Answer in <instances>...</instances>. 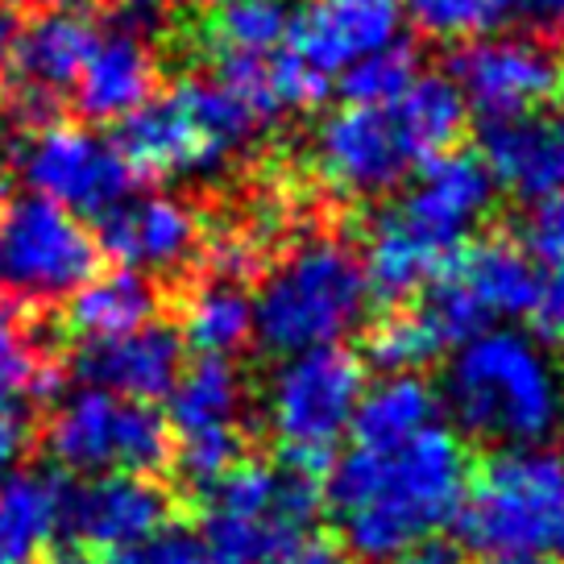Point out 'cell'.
Masks as SVG:
<instances>
[{"label": "cell", "mask_w": 564, "mask_h": 564, "mask_svg": "<svg viewBox=\"0 0 564 564\" xmlns=\"http://www.w3.org/2000/svg\"><path fill=\"white\" fill-rule=\"evenodd\" d=\"M469 453L441 420L399 444H352L328 474V507L361 564H390L460 514Z\"/></svg>", "instance_id": "1"}, {"label": "cell", "mask_w": 564, "mask_h": 564, "mask_svg": "<svg viewBox=\"0 0 564 564\" xmlns=\"http://www.w3.org/2000/svg\"><path fill=\"white\" fill-rule=\"evenodd\" d=\"M441 403L474 441L528 448L544 444L564 420V378L540 340L481 328L453 349Z\"/></svg>", "instance_id": "2"}, {"label": "cell", "mask_w": 564, "mask_h": 564, "mask_svg": "<svg viewBox=\"0 0 564 564\" xmlns=\"http://www.w3.org/2000/svg\"><path fill=\"white\" fill-rule=\"evenodd\" d=\"M258 124L262 121L212 75H183L171 91H154L145 105L112 121L108 141L138 183H154L220 171V162L246 150Z\"/></svg>", "instance_id": "3"}, {"label": "cell", "mask_w": 564, "mask_h": 564, "mask_svg": "<svg viewBox=\"0 0 564 564\" xmlns=\"http://www.w3.org/2000/svg\"><path fill=\"white\" fill-rule=\"evenodd\" d=\"M370 286L361 253L340 237H307L270 265L253 300V336L270 352L340 345L366 319Z\"/></svg>", "instance_id": "4"}, {"label": "cell", "mask_w": 564, "mask_h": 564, "mask_svg": "<svg viewBox=\"0 0 564 564\" xmlns=\"http://www.w3.org/2000/svg\"><path fill=\"white\" fill-rule=\"evenodd\" d=\"M460 531L486 561L564 564V453L498 448L460 502Z\"/></svg>", "instance_id": "5"}, {"label": "cell", "mask_w": 564, "mask_h": 564, "mask_svg": "<svg viewBox=\"0 0 564 564\" xmlns=\"http://www.w3.org/2000/svg\"><path fill=\"white\" fill-rule=\"evenodd\" d=\"M204 494L208 564H270L316 523L319 494L307 469L237 460Z\"/></svg>", "instance_id": "6"}, {"label": "cell", "mask_w": 564, "mask_h": 564, "mask_svg": "<svg viewBox=\"0 0 564 564\" xmlns=\"http://www.w3.org/2000/svg\"><path fill=\"white\" fill-rule=\"evenodd\" d=\"M366 390V370L345 345L286 352L265 387V423L286 465L316 474L349 432Z\"/></svg>", "instance_id": "7"}, {"label": "cell", "mask_w": 564, "mask_h": 564, "mask_svg": "<svg viewBox=\"0 0 564 564\" xmlns=\"http://www.w3.org/2000/svg\"><path fill=\"white\" fill-rule=\"evenodd\" d=\"M105 270V253L67 208L42 195L0 199V286L9 300L54 303Z\"/></svg>", "instance_id": "8"}, {"label": "cell", "mask_w": 564, "mask_h": 564, "mask_svg": "<svg viewBox=\"0 0 564 564\" xmlns=\"http://www.w3.org/2000/svg\"><path fill=\"white\" fill-rule=\"evenodd\" d=\"M46 448L75 474H159L171 460V427L150 403L79 390L46 423Z\"/></svg>", "instance_id": "9"}, {"label": "cell", "mask_w": 564, "mask_h": 564, "mask_svg": "<svg viewBox=\"0 0 564 564\" xmlns=\"http://www.w3.org/2000/svg\"><path fill=\"white\" fill-rule=\"evenodd\" d=\"M423 166L394 105H345L312 133V171L345 199H378Z\"/></svg>", "instance_id": "10"}, {"label": "cell", "mask_w": 564, "mask_h": 564, "mask_svg": "<svg viewBox=\"0 0 564 564\" xmlns=\"http://www.w3.org/2000/svg\"><path fill=\"white\" fill-rule=\"evenodd\" d=\"M448 79L486 124L544 112L564 88V63L540 37L481 34L448 54Z\"/></svg>", "instance_id": "11"}, {"label": "cell", "mask_w": 564, "mask_h": 564, "mask_svg": "<svg viewBox=\"0 0 564 564\" xmlns=\"http://www.w3.org/2000/svg\"><path fill=\"white\" fill-rule=\"evenodd\" d=\"M246 382L229 357H199L171 387V457L195 490H208L241 460Z\"/></svg>", "instance_id": "12"}, {"label": "cell", "mask_w": 564, "mask_h": 564, "mask_svg": "<svg viewBox=\"0 0 564 564\" xmlns=\"http://www.w3.org/2000/svg\"><path fill=\"white\" fill-rule=\"evenodd\" d=\"M13 166L42 199L84 212L91 220L138 187V178L112 150V141L96 138L91 129L75 121H54L30 133L18 145Z\"/></svg>", "instance_id": "13"}, {"label": "cell", "mask_w": 564, "mask_h": 564, "mask_svg": "<svg viewBox=\"0 0 564 564\" xmlns=\"http://www.w3.org/2000/svg\"><path fill=\"white\" fill-rule=\"evenodd\" d=\"M204 241V216L178 195H124L96 216V246L124 270L171 274L195 262Z\"/></svg>", "instance_id": "14"}, {"label": "cell", "mask_w": 564, "mask_h": 564, "mask_svg": "<svg viewBox=\"0 0 564 564\" xmlns=\"http://www.w3.org/2000/svg\"><path fill=\"white\" fill-rule=\"evenodd\" d=\"M494 175L486 159L474 150H444L415 171V187L406 192L394 212L411 229L427 237L441 253H457L465 237L490 216L494 208Z\"/></svg>", "instance_id": "15"}, {"label": "cell", "mask_w": 564, "mask_h": 564, "mask_svg": "<svg viewBox=\"0 0 564 564\" xmlns=\"http://www.w3.org/2000/svg\"><path fill=\"white\" fill-rule=\"evenodd\" d=\"M171 494L154 477L138 474H96L91 481H63V528L79 547L138 544L166 528Z\"/></svg>", "instance_id": "16"}, {"label": "cell", "mask_w": 564, "mask_h": 564, "mask_svg": "<svg viewBox=\"0 0 564 564\" xmlns=\"http://www.w3.org/2000/svg\"><path fill=\"white\" fill-rule=\"evenodd\" d=\"M403 37L399 0H303L286 18V54L333 79L336 70Z\"/></svg>", "instance_id": "17"}, {"label": "cell", "mask_w": 564, "mask_h": 564, "mask_svg": "<svg viewBox=\"0 0 564 564\" xmlns=\"http://www.w3.org/2000/svg\"><path fill=\"white\" fill-rule=\"evenodd\" d=\"M70 370L96 390L150 403V399H166L175 387L183 370V340L171 324L150 319L133 333L84 340L70 357Z\"/></svg>", "instance_id": "18"}, {"label": "cell", "mask_w": 564, "mask_h": 564, "mask_svg": "<svg viewBox=\"0 0 564 564\" xmlns=\"http://www.w3.org/2000/svg\"><path fill=\"white\" fill-rule=\"evenodd\" d=\"M162 84V58L145 37L121 34V30H105L91 46L88 63L79 67L75 79V108L84 121L112 124L124 112L145 105Z\"/></svg>", "instance_id": "19"}, {"label": "cell", "mask_w": 564, "mask_h": 564, "mask_svg": "<svg viewBox=\"0 0 564 564\" xmlns=\"http://www.w3.org/2000/svg\"><path fill=\"white\" fill-rule=\"evenodd\" d=\"M58 319L42 303L0 300V411H25L46 403L58 382Z\"/></svg>", "instance_id": "20"}, {"label": "cell", "mask_w": 564, "mask_h": 564, "mask_svg": "<svg viewBox=\"0 0 564 564\" xmlns=\"http://www.w3.org/2000/svg\"><path fill=\"white\" fill-rule=\"evenodd\" d=\"M481 159L490 166L494 187H507L519 199H552L564 192V112H531L519 121L486 129Z\"/></svg>", "instance_id": "21"}, {"label": "cell", "mask_w": 564, "mask_h": 564, "mask_svg": "<svg viewBox=\"0 0 564 564\" xmlns=\"http://www.w3.org/2000/svg\"><path fill=\"white\" fill-rule=\"evenodd\" d=\"M441 274L465 295L481 324L528 316L540 295V270L528 249L514 246L511 237H486L474 246H460Z\"/></svg>", "instance_id": "22"}, {"label": "cell", "mask_w": 564, "mask_h": 564, "mask_svg": "<svg viewBox=\"0 0 564 564\" xmlns=\"http://www.w3.org/2000/svg\"><path fill=\"white\" fill-rule=\"evenodd\" d=\"M100 37V21L84 4H63L21 21L9 79L46 88L54 96H67L79 79V67L88 63L91 46Z\"/></svg>", "instance_id": "23"}, {"label": "cell", "mask_w": 564, "mask_h": 564, "mask_svg": "<svg viewBox=\"0 0 564 564\" xmlns=\"http://www.w3.org/2000/svg\"><path fill=\"white\" fill-rule=\"evenodd\" d=\"M159 312V286L138 274V270H100L84 286H75V295L58 312V333L79 336V340H105V336L133 333L141 324H150Z\"/></svg>", "instance_id": "24"}, {"label": "cell", "mask_w": 564, "mask_h": 564, "mask_svg": "<svg viewBox=\"0 0 564 564\" xmlns=\"http://www.w3.org/2000/svg\"><path fill=\"white\" fill-rule=\"evenodd\" d=\"M63 528V477L25 469L0 481V564H37Z\"/></svg>", "instance_id": "25"}, {"label": "cell", "mask_w": 564, "mask_h": 564, "mask_svg": "<svg viewBox=\"0 0 564 564\" xmlns=\"http://www.w3.org/2000/svg\"><path fill=\"white\" fill-rule=\"evenodd\" d=\"M178 340L199 357H229L253 336V300L237 282L204 279L178 300Z\"/></svg>", "instance_id": "26"}, {"label": "cell", "mask_w": 564, "mask_h": 564, "mask_svg": "<svg viewBox=\"0 0 564 564\" xmlns=\"http://www.w3.org/2000/svg\"><path fill=\"white\" fill-rule=\"evenodd\" d=\"M441 415V394L423 382L420 373H390L370 390H361V403L352 411V444H399L423 432Z\"/></svg>", "instance_id": "27"}, {"label": "cell", "mask_w": 564, "mask_h": 564, "mask_svg": "<svg viewBox=\"0 0 564 564\" xmlns=\"http://www.w3.org/2000/svg\"><path fill=\"white\" fill-rule=\"evenodd\" d=\"M286 0H220L192 25V51L208 58L225 54H274L286 37Z\"/></svg>", "instance_id": "28"}, {"label": "cell", "mask_w": 564, "mask_h": 564, "mask_svg": "<svg viewBox=\"0 0 564 564\" xmlns=\"http://www.w3.org/2000/svg\"><path fill=\"white\" fill-rule=\"evenodd\" d=\"M444 352H448V345L436 333V324L420 312V303L387 316L370 333L373 366H382L390 373H415L423 366H432V361H441Z\"/></svg>", "instance_id": "29"}, {"label": "cell", "mask_w": 564, "mask_h": 564, "mask_svg": "<svg viewBox=\"0 0 564 564\" xmlns=\"http://www.w3.org/2000/svg\"><path fill=\"white\" fill-rule=\"evenodd\" d=\"M415 75H420V54L411 42L399 37L340 70V96L349 105H390L411 88Z\"/></svg>", "instance_id": "30"}, {"label": "cell", "mask_w": 564, "mask_h": 564, "mask_svg": "<svg viewBox=\"0 0 564 564\" xmlns=\"http://www.w3.org/2000/svg\"><path fill=\"white\" fill-rule=\"evenodd\" d=\"M519 0H411V18L432 37H481L514 21Z\"/></svg>", "instance_id": "31"}, {"label": "cell", "mask_w": 564, "mask_h": 564, "mask_svg": "<svg viewBox=\"0 0 564 564\" xmlns=\"http://www.w3.org/2000/svg\"><path fill=\"white\" fill-rule=\"evenodd\" d=\"M270 88H274V100H279V112H312L328 100L333 91V79L319 75L316 67L300 63L295 54H270Z\"/></svg>", "instance_id": "32"}, {"label": "cell", "mask_w": 564, "mask_h": 564, "mask_svg": "<svg viewBox=\"0 0 564 564\" xmlns=\"http://www.w3.org/2000/svg\"><path fill=\"white\" fill-rule=\"evenodd\" d=\"M100 564H208L204 540L183 528H159L138 544L112 547Z\"/></svg>", "instance_id": "33"}, {"label": "cell", "mask_w": 564, "mask_h": 564, "mask_svg": "<svg viewBox=\"0 0 564 564\" xmlns=\"http://www.w3.org/2000/svg\"><path fill=\"white\" fill-rule=\"evenodd\" d=\"M528 316L535 324V340L544 349L564 352V265H552L547 274H540V295Z\"/></svg>", "instance_id": "34"}, {"label": "cell", "mask_w": 564, "mask_h": 564, "mask_svg": "<svg viewBox=\"0 0 564 564\" xmlns=\"http://www.w3.org/2000/svg\"><path fill=\"white\" fill-rule=\"evenodd\" d=\"M528 249L552 265H564V192L552 199H540L528 216Z\"/></svg>", "instance_id": "35"}, {"label": "cell", "mask_w": 564, "mask_h": 564, "mask_svg": "<svg viewBox=\"0 0 564 564\" xmlns=\"http://www.w3.org/2000/svg\"><path fill=\"white\" fill-rule=\"evenodd\" d=\"M34 441V423L25 411H0V474L13 469Z\"/></svg>", "instance_id": "36"}, {"label": "cell", "mask_w": 564, "mask_h": 564, "mask_svg": "<svg viewBox=\"0 0 564 564\" xmlns=\"http://www.w3.org/2000/svg\"><path fill=\"white\" fill-rule=\"evenodd\" d=\"M270 564H349V556L340 547L324 544V540H300L295 547H286L282 556H274Z\"/></svg>", "instance_id": "37"}, {"label": "cell", "mask_w": 564, "mask_h": 564, "mask_svg": "<svg viewBox=\"0 0 564 564\" xmlns=\"http://www.w3.org/2000/svg\"><path fill=\"white\" fill-rule=\"evenodd\" d=\"M514 18L544 30V34H556V30H564V0H519Z\"/></svg>", "instance_id": "38"}, {"label": "cell", "mask_w": 564, "mask_h": 564, "mask_svg": "<svg viewBox=\"0 0 564 564\" xmlns=\"http://www.w3.org/2000/svg\"><path fill=\"white\" fill-rule=\"evenodd\" d=\"M390 564H465V552L453 544H444V540H423V544L406 547L403 556Z\"/></svg>", "instance_id": "39"}, {"label": "cell", "mask_w": 564, "mask_h": 564, "mask_svg": "<svg viewBox=\"0 0 564 564\" xmlns=\"http://www.w3.org/2000/svg\"><path fill=\"white\" fill-rule=\"evenodd\" d=\"M18 34H21V13H18V9H9V4H0V79L9 75Z\"/></svg>", "instance_id": "40"}, {"label": "cell", "mask_w": 564, "mask_h": 564, "mask_svg": "<svg viewBox=\"0 0 564 564\" xmlns=\"http://www.w3.org/2000/svg\"><path fill=\"white\" fill-rule=\"evenodd\" d=\"M0 4H9V9H18V13H46V9H63V4H84V9H96L100 0H0Z\"/></svg>", "instance_id": "41"}, {"label": "cell", "mask_w": 564, "mask_h": 564, "mask_svg": "<svg viewBox=\"0 0 564 564\" xmlns=\"http://www.w3.org/2000/svg\"><path fill=\"white\" fill-rule=\"evenodd\" d=\"M494 564H544V561H494Z\"/></svg>", "instance_id": "42"}, {"label": "cell", "mask_w": 564, "mask_h": 564, "mask_svg": "<svg viewBox=\"0 0 564 564\" xmlns=\"http://www.w3.org/2000/svg\"><path fill=\"white\" fill-rule=\"evenodd\" d=\"M4 195H9V178H0V199H4Z\"/></svg>", "instance_id": "43"}, {"label": "cell", "mask_w": 564, "mask_h": 564, "mask_svg": "<svg viewBox=\"0 0 564 564\" xmlns=\"http://www.w3.org/2000/svg\"><path fill=\"white\" fill-rule=\"evenodd\" d=\"M183 4H220V0H183Z\"/></svg>", "instance_id": "44"}]
</instances>
